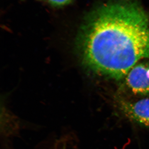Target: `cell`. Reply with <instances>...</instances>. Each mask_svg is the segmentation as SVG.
Listing matches in <instances>:
<instances>
[{"label":"cell","instance_id":"cell-1","mask_svg":"<svg viewBox=\"0 0 149 149\" xmlns=\"http://www.w3.org/2000/svg\"><path fill=\"white\" fill-rule=\"evenodd\" d=\"M75 47L90 71L118 80L149 58V18L136 0H109L85 16Z\"/></svg>","mask_w":149,"mask_h":149},{"label":"cell","instance_id":"cell-2","mask_svg":"<svg viewBox=\"0 0 149 149\" xmlns=\"http://www.w3.org/2000/svg\"><path fill=\"white\" fill-rule=\"evenodd\" d=\"M118 109L130 120L144 127L149 128V99L130 102L122 99L117 102Z\"/></svg>","mask_w":149,"mask_h":149},{"label":"cell","instance_id":"cell-3","mask_svg":"<svg viewBox=\"0 0 149 149\" xmlns=\"http://www.w3.org/2000/svg\"><path fill=\"white\" fill-rule=\"evenodd\" d=\"M148 67L143 64L133 67L127 74V85L136 95H149V78L147 72Z\"/></svg>","mask_w":149,"mask_h":149},{"label":"cell","instance_id":"cell-4","mask_svg":"<svg viewBox=\"0 0 149 149\" xmlns=\"http://www.w3.org/2000/svg\"><path fill=\"white\" fill-rule=\"evenodd\" d=\"M72 0H48V2L53 6L60 7L68 5Z\"/></svg>","mask_w":149,"mask_h":149},{"label":"cell","instance_id":"cell-5","mask_svg":"<svg viewBox=\"0 0 149 149\" xmlns=\"http://www.w3.org/2000/svg\"><path fill=\"white\" fill-rule=\"evenodd\" d=\"M147 75H148V77L149 78V67L148 68V70H147Z\"/></svg>","mask_w":149,"mask_h":149}]
</instances>
